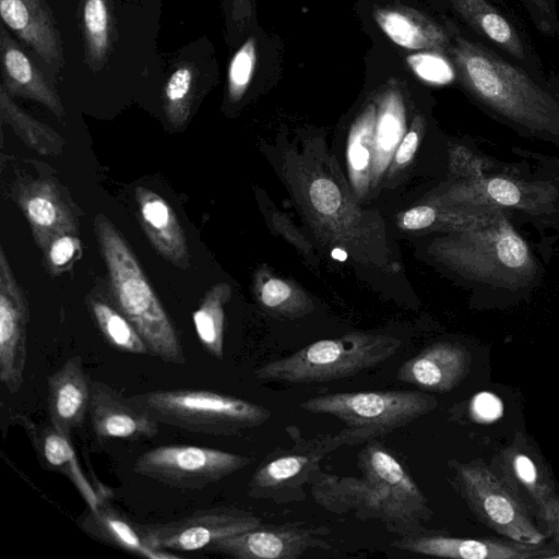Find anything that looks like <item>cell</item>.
Returning <instances> with one entry per match:
<instances>
[{
  "instance_id": "obj_1",
  "label": "cell",
  "mask_w": 559,
  "mask_h": 559,
  "mask_svg": "<svg viewBox=\"0 0 559 559\" xmlns=\"http://www.w3.org/2000/svg\"><path fill=\"white\" fill-rule=\"evenodd\" d=\"M450 53L469 93L518 132L559 147V99L527 74L461 36Z\"/></svg>"
},
{
  "instance_id": "obj_2",
  "label": "cell",
  "mask_w": 559,
  "mask_h": 559,
  "mask_svg": "<svg viewBox=\"0 0 559 559\" xmlns=\"http://www.w3.org/2000/svg\"><path fill=\"white\" fill-rule=\"evenodd\" d=\"M515 217L495 210L464 227L452 249V260L466 277L491 294L523 295L536 288L543 266L516 228Z\"/></svg>"
},
{
  "instance_id": "obj_3",
  "label": "cell",
  "mask_w": 559,
  "mask_h": 559,
  "mask_svg": "<svg viewBox=\"0 0 559 559\" xmlns=\"http://www.w3.org/2000/svg\"><path fill=\"white\" fill-rule=\"evenodd\" d=\"M95 230L119 310L132 323L150 355L164 362L185 365L176 328L131 249L103 214L95 217Z\"/></svg>"
},
{
  "instance_id": "obj_4",
  "label": "cell",
  "mask_w": 559,
  "mask_h": 559,
  "mask_svg": "<svg viewBox=\"0 0 559 559\" xmlns=\"http://www.w3.org/2000/svg\"><path fill=\"white\" fill-rule=\"evenodd\" d=\"M130 397L159 424L197 433L234 436L271 417L259 404L210 390H154Z\"/></svg>"
},
{
  "instance_id": "obj_5",
  "label": "cell",
  "mask_w": 559,
  "mask_h": 559,
  "mask_svg": "<svg viewBox=\"0 0 559 559\" xmlns=\"http://www.w3.org/2000/svg\"><path fill=\"white\" fill-rule=\"evenodd\" d=\"M301 408L329 414L346 425L336 435L340 444L362 442L401 428L433 411L438 401L421 391H366L331 393L308 399Z\"/></svg>"
},
{
  "instance_id": "obj_6",
  "label": "cell",
  "mask_w": 559,
  "mask_h": 559,
  "mask_svg": "<svg viewBox=\"0 0 559 559\" xmlns=\"http://www.w3.org/2000/svg\"><path fill=\"white\" fill-rule=\"evenodd\" d=\"M395 340L372 335H347L321 340L298 352L260 366L257 379L292 384L325 382L355 376L390 359Z\"/></svg>"
},
{
  "instance_id": "obj_7",
  "label": "cell",
  "mask_w": 559,
  "mask_h": 559,
  "mask_svg": "<svg viewBox=\"0 0 559 559\" xmlns=\"http://www.w3.org/2000/svg\"><path fill=\"white\" fill-rule=\"evenodd\" d=\"M456 488L476 518L503 537L542 545L546 534L533 521L520 497L483 460H450Z\"/></svg>"
},
{
  "instance_id": "obj_8",
  "label": "cell",
  "mask_w": 559,
  "mask_h": 559,
  "mask_svg": "<svg viewBox=\"0 0 559 559\" xmlns=\"http://www.w3.org/2000/svg\"><path fill=\"white\" fill-rule=\"evenodd\" d=\"M462 198L468 206L504 211L542 228L559 230V185L515 168L490 170L469 181Z\"/></svg>"
},
{
  "instance_id": "obj_9",
  "label": "cell",
  "mask_w": 559,
  "mask_h": 559,
  "mask_svg": "<svg viewBox=\"0 0 559 559\" xmlns=\"http://www.w3.org/2000/svg\"><path fill=\"white\" fill-rule=\"evenodd\" d=\"M251 459L206 447L160 445L140 454L135 474L181 490L202 489L238 472Z\"/></svg>"
},
{
  "instance_id": "obj_10",
  "label": "cell",
  "mask_w": 559,
  "mask_h": 559,
  "mask_svg": "<svg viewBox=\"0 0 559 559\" xmlns=\"http://www.w3.org/2000/svg\"><path fill=\"white\" fill-rule=\"evenodd\" d=\"M310 481L314 500L334 513L354 510L361 519H381L403 525L419 516L385 484L367 472H362L361 477H343L317 469Z\"/></svg>"
},
{
  "instance_id": "obj_11",
  "label": "cell",
  "mask_w": 559,
  "mask_h": 559,
  "mask_svg": "<svg viewBox=\"0 0 559 559\" xmlns=\"http://www.w3.org/2000/svg\"><path fill=\"white\" fill-rule=\"evenodd\" d=\"M261 519L237 508L198 510L179 520L142 525L152 547L170 552L207 549L224 538L260 526Z\"/></svg>"
},
{
  "instance_id": "obj_12",
  "label": "cell",
  "mask_w": 559,
  "mask_h": 559,
  "mask_svg": "<svg viewBox=\"0 0 559 559\" xmlns=\"http://www.w3.org/2000/svg\"><path fill=\"white\" fill-rule=\"evenodd\" d=\"M29 319L27 298L17 284L3 248L0 250V380L17 393L24 382L26 335Z\"/></svg>"
},
{
  "instance_id": "obj_13",
  "label": "cell",
  "mask_w": 559,
  "mask_h": 559,
  "mask_svg": "<svg viewBox=\"0 0 559 559\" xmlns=\"http://www.w3.org/2000/svg\"><path fill=\"white\" fill-rule=\"evenodd\" d=\"M411 552L455 559L550 558V545H527L508 538H464L442 534L408 535L392 544Z\"/></svg>"
},
{
  "instance_id": "obj_14",
  "label": "cell",
  "mask_w": 559,
  "mask_h": 559,
  "mask_svg": "<svg viewBox=\"0 0 559 559\" xmlns=\"http://www.w3.org/2000/svg\"><path fill=\"white\" fill-rule=\"evenodd\" d=\"M88 416L92 430L100 441H138L158 433L159 423L141 405L99 380H92Z\"/></svg>"
},
{
  "instance_id": "obj_15",
  "label": "cell",
  "mask_w": 559,
  "mask_h": 559,
  "mask_svg": "<svg viewBox=\"0 0 559 559\" xmlns=\"http://www.w3.org/2000/svg\"><path fill=\"white\" fill-rule=\"evenodd\" d=\"M498 465L502 480L539 519L557 489L548 464L525 433L518 431L500 451Z\"/></svg>"
},
{
  "instance_id": "obj_16",
  "label": "cell",
  "mask_w": 559,
  "mask_h": 559,
  "mask_svg": "<svg viewBox=\"0 0 559 559\" xmlns=\"http://www.w3.org/2000/svg\"><path fill=\"white\" fill-rule=\"evenodd\" d=\"M320 530L285 524L263 526L224 538L206 550L237 559H297L319 546Z\"/></svg>"
},
{
  "instance_id": "obj_17",
  "label": "cell",
  "mask_w": 559,
  "mask_h": 559,
  "mask_svg": "<svg viewBox=\"0 0 559 559\" xmlns=\"http://www.w3.org/2000/svg\"><path fill=\"white\" fill-rule=\"evenodd\" d=\"M3 23L58 74L64 67L62 40L46 0H0Z\"/></svg>"
},
{
  "instance_id": "obj_18",
  "label": "cell",
  "mask_w": 559,
  "mask_h": 559,
  "mask_svg": "<svg viewBox=\"0 0 559 559\" xmlns=\"http://www.w3.org/2000/svg\"><path fill=\"white\" fill-rule=\"evenodd\" d=\"M92 379L81 356H72L47 378L49 423L66 436L80 428L88 414Z\"/></svg>"
},
{
  "instance_id": "obj_19",
  "label": "cell",
  "mask_w": 559,
  "mask_h": 559,
  "mask_svg": "<svg viewBox=\"0 0 559 559\" xmlns=\"http://www.w3.org/2000/svg\"><path fill=\"white\" fill-rule=\"evenodd\" d=\"M472 357L456 343H437L404 361L399 380L429 392H449L460 384L471 369Z\"/></svg>"
},
{
  "instance_id": "obj_20",
  "label": "cell",
  "mask_w": 559,
  "mask_h": 559,
  "mask_svg": "<svg viewBox=\"0 0 559 559\" xmlns=\"http://www.w3.org/2000/svg\"><path fill=\"white\" fill-rule=\"evenodd\" d=\"M19 204L43 252L57 236L78 233V223L70 205L49 180H35L23 186L19 191Z\"/></svg>"
},
{
  "instance_id": "obj_21",
  "label": "cell",
  "mask_w": 559,
  "mask_h": 559,
  "mask_svg": "<svg viewBox=\"0 0 559 559\" xmlns=\"http://www.w3.org/2000/svg\"><path fill=\"white\" fill-rule=\"evenodd\" d=\"M24 427L43 468L67 477L78 489L87 508H96L103 499L85 476L70 437L50 425H38L25 416L16 417Z\"/></svg>"
},
{
  "instance_id": "obj_22",
  "label": "cell",
  "mask_w": 559,
  "mask_h": 559,
  "mask_svg": "<svg viewBox=\"0 0 559 559\" xmlns=\"http://www.w3.org/2000/svg\"><path fill=\"white\" fill-rule=\"evenodd\" d=\"M338 445L335 436H328L304 445L301 452H286L263 462L250 479L248 493L258 499L275 490L297 487L295 479L302 484L299 476L310 480L322 456Z\"/></svg>"
},
{
  "instance_id": "obj_23",
  "label": "cell",
  "mask_w": 559,
  "mask_h": 559,
  "mask_svg": "<svg viewBox=\"0 0 559 559\" xmlns=\"http://www.w3.org/2000/svg\"><path fill=\"white\" fill-rule=\"evenodd\" d=\"M81 528L94 539L138 557L176 559L180 555L156 549L148 543L142 524H136L105 499L96 508H87L79 521Z\"/></svg>"
},
{
  "instance_id": "obj_24",
  "label": "cell",
  "mask_w": 559,
  "mask_h": 559,
  "mask_svg": "<svg viewBox=\"0 0 559 559\" xmlns=\"http://www.w3.org/2000/svg\"><path fill=\"white\" fill-rule=\"evenodd\" d=\"M2 86L10 95L36 100L61 119L64 108L55 87L43 76L4 26L0 27Z\"/></svg>"
},
{
  "instance_id": "obj_25",
  "label": "cell",
  "mask_w": 559,
  "mask_h": 559,
  "mask_svg": "<svg viewBox=\"0 0 559 559\" xmlns=\"http://www.w3.org/2000/svg\"><path fill=\"white\" fill-rule=\"evenodd\" d=\"M141 225L154 248L174 265L189 266L185 231L171 206L157 193L144 187L135 189Z\"/></svg>"
},
{
  "instance_id": "obj_26",
  "label": "cell",
  "mask_w": 559,
  "mask_h": 559,
  "mask_svg": "<svg viewBox=\"0 0 559 559\" xmlns=\"http://www.w3.org/2000/svg\"><path fill=\"white\" fill-rule=\"evenodd\" d=\"M372 16L379 28L403 48L442 52L450 47L444 29L413 8L380 7L373 10Z\"/></svg>"
},
{
  "instance_id": "obj_27",
  "label": "cell",
  "mask_w": 559,
  "mask_h": 559,
  "mask_svg": "<svg viewBox=\"0 0 559 559\" xmlns=\"http://www.w3.org/2000/svg\"><path fill=\"white\" fill-rule=\"evenodd\" d=\"M360 469L385 484L407 507L420 518L430 513L427 499L402 466V464L381 444L369 443L359 453Z\"/></svg>"
},
{
  "instance_id": "obj_28",
  "label": "cell",
  "mask_w": 559,
  "mask_h": 559,
  "mask_svg": "<svg viewBox=\"0 0 559 559\" xmlns=\"http://www.w3.org/2000/svg\"><path fill=\"white\" fill-rule=\"evenodd\" d=\"M84 60L92 71L103 69L112 50L116 27L111 0H82Z\"/></svg>"
},
{
  "instance_id": "obj_29",
  "label": "cell",
  "mask_w": 559,
  "mask_h": 559,
  "mask_svg": "<svg viewBox=\"0 0 559 559\" xmlns=\"http://www.w3.org/2000/svg\"><path fill=\"white\" fill-rule=\"evenodd\" d=\"M449 2L476 32L513 57L524 58V48L518 32L486 0H449Z\"/></svg>"
},
{
  "instance_id": "obj_30",
  "label": "cell",
  "mask_w": 559,
  "mask_h": 559,
  "mask_svg": "<svg viewBox=\"0 0 559 559\" xmlns=\"http://www.w3.org/2000/svg\"><path fill=\"white\" fill-rule=\"evenodd\" d=\"M0 117L9 124L17 136L31 148L41 155H59L64 141L53 129L49 128L23 111L1 85Z\"/></svg>"
},
{
  "instance_id": "obj_31",
  "label": "cell",
  "mask_w": 559,
  "mask_h": 559,
  "mask_svg": "<svg viewBox=\"0 0 559 559\" xmlns=\"http://www.w3.org/2000/svg\"><path fill=\"white\" fill-rule=\"evenodd\" d=\"M228 293L226 285H215L207 290L192 316L200 344L216 359L224 357V304Z\"/></svg>"
},
{
  "instance_id": "obj_32",
  "label": "cell",
  "mask_w": 559,
  "mask_h": 559,
  "mask_svg": "<svg viewBox=\"0 0 559 559\" xmlns=\"http://www.w3.org/2000/svg\"><path fill=\"white\" fill-rule=\"evenodd\" d=\"M91 311L104 340L116 350L147 355L148 349L128 318L102 300L91 302Z\"/></svg>"
},
{
  "instance_id": "obj_33",
  "label": "cell",
  "mask_w": 559,
  "mask_h": 559,
  "mask_svg": "<svg viewBox=\"0 0 559 559\" xmlns=\"http://www.w3.org/2000/svg\"><path fill=\"white\" fill-rule=\"evenodd\" d=\"M197 82V69L192 63H182L169 76L164 88V111L168 122L182 127L191 112Z\"/></svg>"
},
{
  "instance_id": "obj_34",
  "label": "cell",
  "mask_w": 559,
  "mask_h": 559,
  "mask_svg": "<svg viewBox=\"0 0 559 559\" xmlns=\"http://www.w3.org/2000/svg\"><path fill=\"white\" fill-rule=\"evenodd\" d=\"M257 66V41L249 37L233 56L227 72L228 96L231 100L241 98L248 88Z\"/></svg>"
},
{
  "instance_id": "obj_35",
  "label": "cell",
  "mask_w": 559,
  "mask_h": 559,
  "mask_svg": "<svg viewBox=\"0 0 559 559\" xmlns=\"http://www.w3.org/2000/svg\"><path fill=\"white\" fill-rule=\"evenodd\" d=\"M401 114L402 103L399 93L393 90L388 91L378 126L377 143L381 150L390 151L400 140Z\"/></svg>"
},
{
  "instance_id": "obj_36",
  "label": "cell",
  "mask_w": 559,
  "mask_h": 559,
  "mask_svg": "<svg viewBox=\"0 0 559 559\" xmlns=\"http://www.w3.org/2000/svg\"><path fill=\"white\" fill-rule=\"evenodd\" d=\"M79 249L76 234L67 233L53 238L44 254L52 270H61L73 260Z\"/></svg>"
},
{
  "instance_id": "obj_37",
  "label": "cell",
  "mask_w": 559,
  "mask_h": 559,
  "mask_svg": "<svg viewBox=\"0 0 559 559\" xmlns=\"http://www.w3.org/2000/svg\"><path fill=\"white\" fill-rule=\"evenodd\" d=\"M310 200L314 209L325 215H331L341 205V193L335 183L325 178L317 179L310 186Z\"/></svg>"
},
{
  "instance_id": "obj_38",
  "label": "cell",
  "mask_w": 559,
  "mask_h": 559,
  "mask_svg": "<svg viewBox=\"0 0 559 559\" xmlns=\"http://www.w3.org/2000/svg\"><path fill=\"white\" fill-rule=\"evenodd\" d=\"M473 417L483 423L497 419L502 413L501 402L491 393H480L476 395L471 404Z\"/></svg>"
},
{
  "instance_id": "obj_39",
  "label": "cell",
  "mask_w": 559,
  "mask_h": 559,
  "mask_svg": "<svg viewBox=\"0 0 559 559\" xmlns=\"http://www.w3.org/2000/svg\"><path fill=\"white\" fill-rule=\"evenodd\" d=\"M290 288L281 280L267 281L261 290L262 302L271 308L282 305L288 299Z\"/></svg>"
},
{
  "instance_id": "obj_40",
  "label": "cell",
  "mask_w": 559,
  "mask_h": 559,
  "mask_svg": "<svg viewBox=\"0 0 559 559\" xmlns=\"http://www.w3.org/2000/svg\"><path fill=\"white\" fill-rule=\"evenodd\" d=\"M436 211L427 205H420L407 211L403 216V225L407 229H421L436 221Z\"/></svg>"
},
{
  "instance_id": "obj_41",
  "label": "cell",
  "mask_w": 559,
  "mask_h": 559,
  "mask_svg": "<svg viewBox=\"0 0 559 559\" xmlns=\"http://www.w3.org/2000/svg\"><path fill=\"white\" fill-rule=\"evenodd\" d=\"M539 521L544 523L546 532L552 535L559 532V492L557 491L547 502Z\"/></svg>"
},
{
  "instance_id": "obj_42",
  "label": "cell",
  "mask_w": 559,
  "mask_h": 559,
  "mask_svg": "<svg viewBox=\"0 0 559 559\" xmlns=\"http://www.w3.org/2000/svg\"><path fill=\"white\" fill-rule=\"evenodd\" d=\"M233 17L240 24L248 23L255 14V0H230Z\"/></svg>"
},
{
  "instance_id": "obj_43",
  "label": "cell",
  "mask_w": 559,
  "mask_h": 559,
  "mask_svg": "<svg viewBox=\"0 0 559 559\" xmlns=\"http://www.w3.org/2000/svg\"><path fill=\"white\" fill-rule=\"evenodd\" d=\"M355 141L352 142L348 151V157L350 165L356 170L364 169L369 160V152L361 144L360 136H356Z\"/></svg>"
},
{
  "instance_id": "obj_44",
  "label": "cell",
  "mask_w": 559,
  "mask_h": 559,
  "mask_svg": "<svg viewBox=\"0 0 559 559\" xmlns=\"http://www.w3.org/2000/svg\"><path fill=\"white\" fill-rule=\"evenodd\" d=\"M417 144H418V135L415 131H411L408 132L402 143L400 144L399 148H397V152H396V156H395V159L399 164H405L406 162H408L414 153L416 152V148H417Z\"/></svg>"
},
{
  "instance_id": "obj_45",
  "label": "cell",
  "mask_w": 559,
  "mask_h": 559,
  "mask_svg": "<svg viewBox=\"0 0 559 559\" xmlns=\"http://www.w3.org/2000/svg\"><path fill=\"white\" fill-rule=\"evenodd\" d=\"M331 255L333 259L338 261H345L347 259V253L340 248L333 249Z\"/></svg>"
},
{
  "instance_id": "obj_46",
  "label": "cell",
  "mask_w": 559,
  "mask_h": 559,
  "mask_svg": "<svg viewBox=\"0 0 559 559\" xmlns=\"http://www.w3.org/2000/svg\"><path fill=\"white\" fill-rule=\"evenodd\" d=\"M551 536H552V537L555 538V540L559 544V532L554 533ZM554 558H559V554H558V555H556Z\"/></svg>"
}]
</instances>
